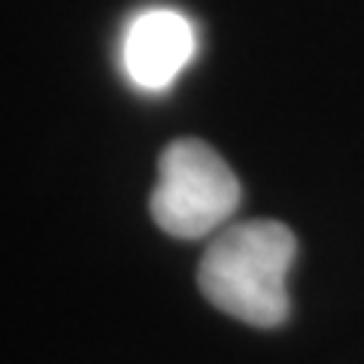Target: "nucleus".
Segmentation results:
<instances>
[{"mask_svg":"<svg viewBox=\"0 0 364 364\" xmlns=\"http://www.w3.org/2000/svg\"><path fill=\"white\" fill-rule=\"evenodd\" d=\"M195 55V28L173 9H149L136 16L124 33L122 61L131 82L161 91L186 70Z\"/></svg>","mask_w":364,"mask_h":364,"instance_id":"3","label":"nucleus"},{"mask_svg":"<svg viewBox=\"0 0 364 364\" xmlns=\"http://www.w3.org/2000/svg\"><path fill=\"white\" fill-rule=\"evenodd\" d=\"M240 182L225 158L203 140H173L158 158V182L149 198L155 225L170 237L198 240L231 219Z\"/></svg>","mask_w":364,"mask_h":364,"instance_id":"2","label":"nucleus"},{"mask_svg":"<svg viewBox=\"0 0 364 364\" xmlns=\"http://www.w3.org/2000/svg\"><path fill=\"white\" fill-rule=\"evenodd\" d=\"M298 243L282 222L255 219L215 231L198 267V286L215 310L252 328L289 318V270Z\"/></svg>","mask_w":364,"mask_h":364,"instance_id":"1","label":"nucleus"}]
</instances>
